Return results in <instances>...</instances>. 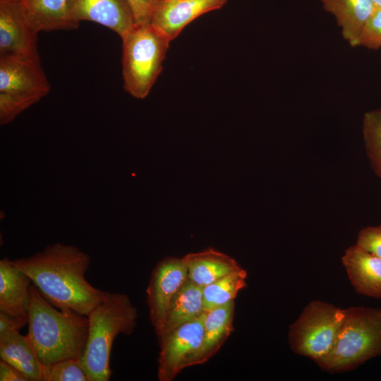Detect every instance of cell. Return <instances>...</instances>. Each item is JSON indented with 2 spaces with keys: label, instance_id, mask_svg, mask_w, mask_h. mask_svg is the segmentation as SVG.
<instances>
[{
  "label": "cell",
  "instance_id": "obj_1",
  "mask_svg": "<svg viewBox=\"0 0 381 381\" xmlns=\"http://www.w3.org/2000/svg\"><path fill=\"white\" fill-rule=\"evenodd\" d=\"M41 294L54 307L88 316L107 296L85 277L90 265L88 254L61 243L51 244L27 258L13 260Z\"/></svg>",
  "mask_w": 381,
  "mask_h": 381
},
{
  "label": "cell",
  "instance_id": "obj_2",
  "mask_svg": "<svg viewBox=\"0 0 381 381\" xmlns=\"http://www.w3.org/2000/svg\"><path fill=\"white\" fill-rule=\"evenodd\" d=\"M29 293L26 337L42 365L80 358L88 335L87 316L56 309L33 284Z\"/></svg>",
  "mask_w": 381,
  "mask_h": 381
},
{
  "label": "cell",
  "instance_id": "obj_3",
  "mask_svg": "<svg viewBox=\"0 0 381 381\" xmlns=\"http://www.w3.org/2000/svg\"><path fill=\"white\" fill-rule=\"evenodd\" d=\"M137 317V309L126 294L110 292L88 315V335L80 359L90 381L110 380L114 341L119 334L133 333Z\"/></svg>",
  "mask_w": 381,
  "mask_h": 381
},
{
  "label": "cell",
  "instance_id": "obj_4",
  "mask_svg": "<svg viewBox=\"0 0 381 381\" xmlns=\"http://www.w3.org/2000/svg\"><path fill=\"white\" fill-rule=\"evenodd\" d=\"M344 312L333 347L316 363L330 373L352 370L381 356V308L352 306Z\"/></svg>",
  "mask_w": 381,
  "mask_h": 381
},
{
  "label": "cell",
  "instance_id": "obj_5",
  "mask_svg": "<svg viewBox=\"0 0 381 381\" xmlns=\"http://www.w3.org/2000/svg\"><path fill=\"white\" fill-rule=\"evenodd\" d=\"M121 39L124 89L144 99L162 71L171 41L150 23H135Z\"/></svg>",
  "mask_w": 381,
  "mask_h": 381
},
{
  "label": "cell",
  "instance_id": "obj_6",
  "mask_svg": "<svg viewBox=\"0 0 381 381\" xmlns=\"http://www.w3.org/2000/svg\"><path fill=\"white\" fill-rule=\"evenodd\" d=\"M51 89L40 59L0 56V123L12 121Z\"/></svg>",
  "mask_w": 381,
  "mask_h": 381
},
{
  "label": "cell",
  "instance_id": "obj_7",
  "mask_svg": "<svg viewBox=\"0 0 381 381\" xmlns=\"http://www.w3.org/2000/svg\"><path fill=\"white\" fill-rule=\"evenodd\" d=\"M344 316V309L334 304L319 300L310 301L289 327L291 349L316 363L333 347Z\"/></svg>",
  "mask_w": 381,
  "mask_h": 381
},
{
  "label": "cell",
  "instance_id": "obj_8",
  "mask_svg": "<svg viewBox=\"0 0 381 381\" xmlns=\"http://www.w3.org/2000/svg\"><path fill=\"white\" fill-rule=\"evenodd\" d=\"M205 311L198 318L181 325L159 339L157 377L171 381L180 372L198 365L203 339Z\"/></svg>",
  "mask_w": 381,
  "mask_h": 381
},
{
  "label": "cell",
  "instance_id": "obj_9",
  "mask_svg": "<svg viewBox=\"0 0 381 381\" xmlns=\"http://www.w3.org/2000/svg\"><path fill=\"white\" fill-rule=\"evenodd\" d=\"M38 32L20 0H0V56L40 59Z\"/></svg>",
  "mask_w": 381,
  "mask_h": 381
},
{
  "label": "cell",
  "instance_id": "obj_10",
  "mask_svg": "<svg viewBox=\"0 0 381 381\" xmlns=\"http://www.w3.org/2000/svg\"><path fill=\"white\" fill-rule=\"evenodd\" d=\"M188 278L183 258H164L152 270L146 291L147 303L150 320L157 337L162 332L172 298Z\"/></svg>",
  "mask_w": 381,
  "mask_h": 381
},
{
  "label": "cell",
  "instance_id": "obj_11",
  "mask_svg": "<svg viewBox=\"0 0 381 381\" xmlns=\"http://www.w3.org/2000/svg\"><path fill=\"white\" fill-rule=\"evenodd\" d=\"M228 0H155L149 23L170 41L199 16L221 8Z\"/></svg>",
  "mask_w": 381,
  "mask_h": 381
},
{
  "label": "cell",
  "instance_id": "obj_12",
  "mask_svg": "<svg viewBox=\"0 0 381 381\" xmlns=\"http://www.w3.org/2000/svg\"><path fill=\"white\" fill-rule=\"evenodd\" d=\"M68 11L76 25L83 20L92 21L110 29L121 38L135 24L126 0H70Z\"/></svg>",
  "mask_w": 381,
  "mask_h": 381
},
{
  "label": "cell",
  "instance_id": "obj_13",
  "mask_svg": "<svg viewBox=\"0 0 381 381\" xmlns=\"http://www.w3.org/2000/svg\"><path fill=\"white\" fill-rule=\"evenodd\" d=\"M341 262L356 292L381 299V259L354 244L344 251Z\"/></svg>",
  "mask_w": 381,
  "mask_h": 381
},
{
  "label": "cell",
  "instance_id": "obj_14",
  "mask_svg": "<svg viewBox=\"0 0 381 381\" xmlns=\"http://www.w3.org/2000/svg\"><path fill=\"white\" fill-rule=\"evenodd\" d=\"M31 280L17 268L13 260H0V311L16 316L28 317L29 289Z\"/></svg>",
  "mask_w": 381,
  "mask_h": 381
},
{
  "label": "cell",
  "instance_id": "obj_15",
  "mask_svg": "<svg viewBox=\"0 0 381 381\" xmlns=\"http://www.w3.org/2000/svg\"><path fill=\"white\" fill-rule=\"evenodd\" d=\"M341 28L343 37L352 47L358 46L363 28L376 8L372 0H321Z\"/></svg>",
  "mask_w": 381,
  "mask_h": 381
},
{
  "label": "cell",
  "instance_id": "obj_16",
  "mask_svg": "<svg viewBox=\"0 0 381 381\" xmlns=\"http://www.w3.org/2000/svg\"><path fill=\"white\" fill-rule=\"evenodd\" d=\"M183 259L188 279L202 288L241 267L235 259L212 248L188 253Z\"/></svg>",
  "mask_w": 381,
  "mask_h": 381
},
{
  "label": "cell",
  "instance_id": "obj_17",
  "mask_svg": "<svg viewBox=\"0 0 381 381\" xmlns=\"http://www.w3.org/2000/svg\"><path fill=\"white\" fill-rule=\"evenodd\" d=\"M234 301L205 311L203 339L198 365L207 362L234 330Z\"/></svg>",
  "mask_w": 381,
  "mask_h": 381
},
{
  "label": "cell",
  "instance_id": "obj_18",
  "mask_svg": "<svg viewBox=\"0 0 381 381\" xmlns=\"http://www.w3.org/2000/svg\"><path fill=\"white\" fill-rule=\"evenodd\" d=\"M204 312L202 287L188 278L171 301L158 339L181 325L198 318Z\"/></svg>",
  "mask_w": 381,
  "mask_h": 381
},
{
  "label": "cell",
  "instance_id": "obj_19",
  "mask_svg": "<svg viewBox=\"0 0 381 381\" xmlns=\"http://www.w3.org/2000/svg\"><path fill=\"white\" fill-rule=\"evenodd\" d=\"M0 358L20 371L29 381H42L44 365L26 335L17 333L0 337Z\"/></svg>",
  "mask_w": 381,
  "mask_h": 381
},
{
  "label": "cell",
  "instance_id": "obj_20",
  "mask_svg": "<svg viewBox=\"0 0 381 381\" xmlns=\"http://www.w3.org/2000/svg\"><path fill=\"white\" fill-rule=\"evenodd\" d=\"M70 0H28V17L39 32L76 29L68 11Z\"/></svg>",
  "mask_w": 381,
  "mask_h": 381
},
{
  "label": "cell",
  "instance_id": "obj_21",
  "mask_svg": "<svg viewBox=\"0 0 381 381\" xmlns=\"http://www.w3.org/2000/svg\"><path fill=\"white\" fill-rule=\"evenodd\" d=\"M247 272L241 267L202 288L205 311L234 301L238 292L246 286Z\"/></svg>",
  "mask_w": 381,
  "mask_h": 381
},
{
  "label": "cell",
  "instance_id": "obj_22",
  "mask_svg": "<svg viewBox=\"0 0 381 381\" xmlns=\"http://www.w3.org/2000/svg\"><path fill=\"white\" fill-rule=\"evenodd\" d=\"M362 132L367 157L375 174L381 179V110L367 111Z\"/></svg>",
  "mask_w": 381,
  "mask_h": 381
},
{
  "label": "cell",
  "instance_id": "obj_23",
  "mask_svg": "<svg viewBox=\"0 0 381 381\" xmlns=\"http://www.w3.org/2000/svg\"><path fill=\"white\" fill-rule=\"evenodd\" d=\"M42 381H90L80 357L44 365Z\"/></svg>",
  "mask_w": 381,
  "mask_h": 381
},
{
  "label": "cell",
  "instance_id": "obj_24",
  "mask_svg": "<svg viewBox=\"0 0 381 381\" xmlns=\"http://www.w3.org/2000/svg\"><path fill=\"white\" fill-rule=\"evenodd\" d=\"M358 46L370 49L381 47V8H376L365 24Z\"/></svg>",
  "mask_w": 381,
  "mask_h": 381
},
{
  "label": "cell",
  "instance_id": "obj_25",
  "mask_svg": "<svg viewBox=\"0 0 381 381\" xmlns=\"http://www.w3.org/2000/svg\"><path fill=\"white\" fill-rule=\"evenodd\" d=\"M355 244L381 259V224L361 229Z\"/></svg>",
  "mask_w": 381,
  "mask_h": 381
},
{
  "label": "cell",
  "instance_id": "obj_26",
  "mask_svg": "<svg viewBox=\"0 0 381 381\" xmlns=\"http://www.w3.org/2000/svg\"><path fill=\"white\" fill-rule=\"evenodd\" d=\"M28 323V317L16 316L0 311V337L20 333Z\"/></svg>",
  "mask_w": 381,
  "mask_h": 381
},
{
  "label": "cell",
  "instance_id": "obj_27",
  "mask_svg": "<svg viewBox=\"0 0 381 381\" xmlns=\"http://www.w3.org/2000/svg\"><path fill=\"white\" fill-rule=\"evenodd\" d=\"M132 10L135 23H149L155 0H126Z\"/></svg>",
  "mask_w": 381,
  "mask_h": 381
},
{
  "label": "cell",
  "instance_id": "obj_28",
  "mask_svg": "<svg viewBox=\"0 0 381 381\" xmlns=\"http://www.w3.org/2000/svg\"><path fill=\"white\" fill-rule=\"evenodd\" d=\"M0 380L29 381L17 368L1 359L0 361Z\"/></svg>",
  "mask_w": 381,
  "mask_h": 381
},
{
  "label": "cell",
  "instance_id": "obj_29",
  "mask_svg": "<svg viewBox=\"0 0 381 381\" xmlns=\"http://www.w3.org/2000/svg\"><path fill=\"white\" fill-rule=\"evenodd\" d=\"M375 8H381V0H372Z\"/></svg>",
  "mask_w": 381,
  "mask_h": 381
},
{
  "label": "cell",
  "instance_id": "obj_30",
  "mask_svg": "<svg viewBox=\"0 0 381 381\" xmlns=\"http://www.w3.org/2000/svg\"><path fill=\"white\" fill-rule=\"evenodd\" d=\"M20 1H22L24 3V4H25L26 2L28 1V0H20Z\"/></svg>",
  "mask_w": 381,
  "mask_h": 381
}]
</instances>
